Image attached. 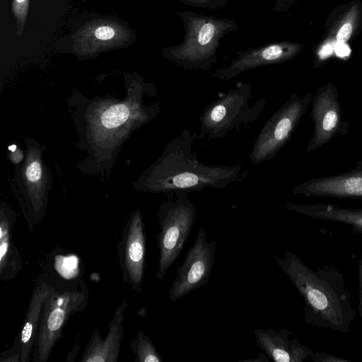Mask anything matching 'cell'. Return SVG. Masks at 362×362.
Instances as JSON below:
<instances>
[{"label":"cell","mask_w":362,"mask_h":362,"mask_svg":"<svg viewBox=\"0 0 362 362\" xmlns=\"http://www.w3.org/2000/svg\"><path fill=\"white\" fill-rule=\"evenodd\" d=\"M274 257L303 298L305 322L320 329L349 332L357 311L343 274L332 265L312 269L290 250L284 252V258Z\"/></svg>","instance_id":"cell-1"},{"label":"cell","mask_w":362,"mask_h":362,"mask_svg":"<svg viewBox=\"0 0 362 362\" xmlns=\"http://www.w3.org/2000/svg\"><path fill=\"white\" fill-rule=\"evenodd\" d=\"M197 132L185 129L167 146L151 175L154 191L177 195L207 188L218 189L237 181L242 165H207L192 150Z\"/></svg>","instance_id":"cell-2"},{"label":"cell","mask_w":362,"mask_h":362,"mask_svg":"<svg viewBox=\"0 0 362 362\" xmlns=\"http://www.w3.org/2000/svg\"><path fill=\"white\" fill-rule=\"evenodd\" d=\"M183 23V41L165 47L164 57L177 66L206 70L217 62L221 40L238 29L235 20L199 14L189 11L176 13Z\"/></svg>","instance_id":"cell-3"},{"label":"cell","mask_w":362,"mask_h":362,"mask_svg":"<svg viewBox=\"0 0 362 362\" xmlns=\"http://www.w3.org/2000/svg\"><path fill=\"white\" fill-rule=\"evenodd\" d=\"M265 105L264 98L254 96L250 84L239 83L205 107L199 117L197 139L216 140L236 133L253 124Z\"/></svg>","instance_id":"cell-4"},{"label":"cell","mask_w":362,"mask_h":362,"mask_svg":"<svg viewBox=\"0 0 362 362\" xmlns=\"http://www.w3.org/2000/svg\"><path fill=\"white\" fill-rule=\"evenodd\" d=\"M88 296L83 281L65 287H58L52 283L44 303L33 346L34 362L47 361L70 317L86 308Z\"/></svg>","instance_id":"cell-5"},{"label":"cell","mask_w":362,"mask_h":362,"mask_svg":"<svg viewBox=\"0 0 362 362\" xmlns=\"http://www.w3.org/2000/svg\"><path fill=\"white\" fill-rule=\"evenodd\" d=\"M196 206L185 194L161 204L158 214L160 231L156 278L162 280L179 257L196 221Z\"/></svg>","instance_id":"cell-6"},{"label":"cell","mask_w":362,"mask_h":362,"mask_svg":"<svg viewBox=\"0 0 362 362\" xmlns=\"http://www.w3.org/2000/svg\"><path fill=\"white\" fill-rule=\"evenodd\" d=\"M313 94L293 93L273 113L260 130L250 153V162L258 164L271 160L291 139L306 113Z\"/></svg>","instance_id":"cell-7"},{"label":"cell","mask_w":362,"mask_h":362,"mask_svg":"<svg viewBox=\"0 0 362 362\" xmlns=\"http://www.w3.org/2000/svg\"><path fill=\"white\" fill-rule=\"evenodd\" d=\"M216 242L208 241L204 227L199 229L192 246L188 250L182 264L176 269V276L169 290V299L174 303L206 285L215 264Z\"/></svg>","instance_id":"cell-8"},{"label":"cell","mask_w":362,"mask_h":362,"mask_svg":"<svg viewBox=\"0 0 362 362\" xmlns=\"http://www.w3.org/2000/svg\"><path fill=\"white\" fill-rule=\"evenodd\" d=\"M311 105L314 130L306 146L308 153L322 146L338 133L345 134L349 128V123L342 118L339 92L331 83L313 94Z\"/></svg>","instance_id":"cell-9"},{"label":"cell","mask_w":362,"mask_h":362,"mask_svg":"<svg viewBox=\"0 0 362 362\" xmlns=\"http://www.w3.org/2000/svg\"><path fill=\"white\" fill-rule=\"evenodd\" d=\"M117 252L124 283L134 291L141 293L146 260V235L139 211L134 212L124 227L117 243Z\"/></svg>","instance_id":"cell-10"},{"label":"cell","mask_w":362,"mask_h":362,"mask_svg":"<svg viewBox=\"0 0 362 362\" xmlns=\"http://www.w3.org/2000/svg\"><path fill=\"white\" fill-rule=\"evenodd\" d=\"M52 283L42 274L37 278L23 325L13 345L1 355L3 362H30L45 299Z\"/></svg>","instance_id":"cell-11"},{"label":"cell","mask_w":362,"mask_h":362,"mask_svg":"<svg viewBox=\"0 0 362 362\" xmlns=\"http://www.w3.org/2000/svg\"><path fill=\"white\" fill-rule=\"evenodd\" d=\"M131 30L110 19H98L78 29L73 36L74 48L81 55L119 48L129 42Z\"/></svg>","instance_id":"cell-12"},{"label":"cell","mask_w":362,"mask_h":362,"mask_svg":"<svg viewBox=\"0 0 362 362\" xmlns=\"http://www.w3.org/2000/svg\"><path fill=\"white\" fill-rule=\"evenodd\" d=\"M297 51L296 45L285 42L249 48L238 52L235 59L228 66L216 69L211 76L218 80L231 79L249 70L284 62L292 57Z\"/></svg>","instance_id":"cell-13"},{"label":"cell","mask_w":362,"mask_h":362,"mask_svg":"<svg viewBox=\"0 0 362 362\" xmlns=\"http://www.w3.org/2000/svg\"><path fill=\"white\" fill-rule=\"evenodd\" d=\"M293 195L362 199V161L354 169L338 175L313 178L293 189Z\"/></svg>","instance_id":"cell-14"},{"label":"cell","mask_w":362,"mask_h":362,"mask_svg":"<svg viewBox=\"0 0 362 362\" xmlns=\"http://www.w3.org/2000/svg\"><path fill=\"white\" fill-rule=\"evenodd\" d=\"M127 308V298H124L115 310L108 330L104 339L101 338L98 328L90 336L82 355L81 362H117L124 329L123 321Z\"/></svg>","instance_id":"cell-15"},{"label":"cell","mask_w":362,"mask_h":362,"mask_svg":"<svg viewBox=\"0 0 362 362\" xmlns=\"http://www.w3.org/2000/svg\"><path fill=\"white\" fill-rule=\"evenodd\" d=\"M254 334L257 345L273 361L303 362L310 359L313 352L298 338H291L292 332L286 329L257 328Z\"/></svg>","instance_id":"cell-16"},{"label":"cell","mask_w":362,"mask_h":362,"mask_svg":"<svg viewBox=\"0 0 362 362\" xmlns=\"http://www.w3.org/2000/svg\"><path fill=\"white\" fill-rule=\"evenodd\" d=\"M285 208L312 218L346 224L351 226L354 233H362V208H347L325 203H288Z\"/></svg>","instance_id":"cell-17"},{"label":"cell","mask_w":362,"mask_h":362,"mask_svg":"<svg viewBox=\"0 0 362 362\" xmlns=\"http://www.w3.org/2000/svg\"><path fill=\"white\" fill-rule=\"evenodd\" d=\"M13 214L1 210L0 216V279L8 281L23 269L22 257L13 240Z\"/></svg>","instance_id":"cell-18"},{"label":"cell","mask_w":362,"mask_h":362,"mask_svg":"<svg viewBox=\"0 0 362 362\" xmlns=\"http://www.w3.org/2000/svg\"><path fill=\"white\" fill-rule=\"evenodd\" d=\"M135 362H162L163 359L151 339L141 330L130 341Z\"/></svg>","instance_id":"cell-19"},{"label":"cell","mask_w":362,"mask_h":362,"mask_svg":"<svg viewBox=\"0 0 362 362\" xmlns=\"http://www.w3.org/2000/svg\"><path fill=\"white\" fill-rule=\"evenodd\" d=\"M129 115L127 107L123 104L110 107L102 115L101 122L106 128H115L126 122Z\"/></svg>","instance_id":"cell-20"},{"label":"cell","mask_w":362,"mask_h":362,"mask_svg":"<svg viewBox=\"0 0 362 362\" xmlns=\"http://www.w3.org/2000/svg\"><path fill=\"white\" fill-rule=\"evenodd\" d=\"M30 0H13L11 11L16 18V34L21 36L24 30L29 10Z\"/></svg>","instance_id":"cell-21"},{"label":"cell","mask_w":362,"mask_h":362,"mask_svg":"<svg viewBox=\"0 0 362 362\" xmlns=\"http://www.w3.org/2000/svg\"><path fill=\"white\" fill-rule=\"evenodd\" d=\"M182 4L189 5L190 6L209 8V9H218L224 7L228 4V0H179Z\"/></svg>","instance_id":"cell-22"},{"label":"cell","mask_w":362,"mask_h":362,"mask_svg":"<svg viewBox=\"0 0 362 362\" xmlns=\"http://www.w3.org/2000/svg\"><path fill=\"white\" fill-rule=\"evenodd\" d=\"M310 359L313 362H350L347 358L320 351H313Z\"/></svg>","instance_id":"cell-23"},{"label":"cell","mask_w":362,"mask_h":362,"mask_svg":"<svg viewBox=\"0 0 362 362\" xmlns=\"http://www.w3.org/2000/svg\"><path fill=\"white\" fill-rule=\"evenodd\" d=\"M26 176L29 181L36 182L41 177V167L38 162L32 161L26 168Z\"/></svg>","instance_id":"cell-24"},{"label":"cell","mask_w":362,"mask_h":362,"mask_svg":"<svg viewBox=\"0 0 362 362\" xmlns=\"http://www.w3.org/2000/svg\"><path fill=\"white\" fill-rule=\"evenodd\" d=\"M358 303L357 313L362 318V255L358 260Z\"/></svg>","instance_id":"cell-25"},{"label":"cell","mask_w":362,"mask_h":362,"mask_svg":"<svg viewBox=\"0 0 362 362\" xmlns=\"http://www.w3.org/2000/svg\"><path fill=\"white\" fill-rule=\"evenodd\" d=\"M352 33V25L351 23H344L339 30L337 34V40L339 42H345L350 37Z\"/></svg>","instance_id":"cell-26"},{"label":"cell","mask_w":362,"mask_h":362,"mask_svg":"<svg viewBox=\"0 0 362 362\" xmlns=\"http://www.w3.org/2000/svg\"><path fill=\"white\" fill-rule=\"evenodd\" d=\"M334 48L336 53L337 54V55L340 57H345L348 55L350 52L349 47L346 45H345L344 42H337Z\"/></svg>","instance_id":"cell-27"},{"label":"cell","mask_w":362,"mask_h":362,"mask_svg":"<svg viewBox=\"0 0 362 362\" xmlns=\"http://www.w3.org/2000/svg\"><path fill=\"white\" fill-rule=\"evenodd\" d=\"M334 48V47L332 44L325 45L323 47L322 49L321 50L320 54L322 56L329 55L332 52Z\"/></svg>","instance_id":"cell-28"}]
</instances>
